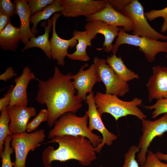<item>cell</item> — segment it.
I'll use <instances>...</instances> for the list:
<instances>
[{
	"mask_svg": "<svg viewBox=\"0 0 167 167\" xmlns=\"http://www.w3.org/2000/svg\"><path fill=\"white\" fill-rule=\"evenodd\" d=\"M72 75L70 72L64 75L57 67L53 76L46 81L36 79L38 92L37 102L45 105L48 112V126L52 127L55 122L67 112L75 113L82 106L83 100L75 93Z\"/></svg>",
	"mask_w": 167,
	"mask_h": 167,
	"instance_id": "obj_1",
	"label": "cell"
},
{
	"mask_svg": "<svg viewBox=\"0 0 167 167\" xmlns=\"http://www.w3.org/2000/svg\"><path fill=\"white\" fill-rule=\"evenodd\" d=\"M47 143H57L58 147L55 149L53 147L48 146L44 150L42 161L45 166L51 165L54 161L65 162L75 160L86 166L96 158L95 148L90 141L84 136H57Z\"/></svg>",
	"mask_w": 167,
	"mask_h": 167,
	"instance_id": "obj_2",
	"label": "cell"
},
{
	"mask_svg": "<svg viewBox=\"0 0 167 167\" xmlns=\"http://www.w3.org/2000/svg\"><path fill=\"white\" fill-rule=\"evenodd\" d=\"M97 110L101 117L104 113H108L116 121L119 118L129 115L136 116L142 120L147 116L138 107L142 104V100L135 97L130 101L119 99L117 96L98 92L94 97Z\"/></svg>",
	"mask_w": 167,
	"mask_h": 167,
	"instance_id": "obj_3",
	"label": "cell"
},
{
	"mask_svg": "<svg viewBox=\"0 0 167 167\" xmlns=\"http://www.w3.org/2000/svg\"><path fill=\"white\" fill-rule=\"evenodd\" d=\"M88 115L79 117L75 113L67 112L61 116L55 122L49 132V139L57 136L70 135L84 136L89 139L94 148L102 141V138L91 131L88 126Z\"/></svg>",
	"mask_w": 167,
	"mask_h": 167,
	"instance_id": "obj_4",
	"label": "cell"
},
{
	"mask_svg": "<svg viewBox=\"0 0 167 167\" xmlns=\"http://www.w3.org/2000/svg\"><path fill=\"white\" fill-rule=\"evenodd\" d=\"M126 44L139 47L138 50L143 52L149 62L155 60L156 54L160 52L167 53V41H159L145 37L130 34L122 27L113 45L112 52L116 54L119 46Z\"/></svg>",
	"mask_w": 167,
	"mask_h": 167,
	"instance_id": "obj_5",
	"label": "cell"
},
{
	"mask_svg": "<svg viewBox=\"0 0 167 167\" xmlns=\"http://www.w3.org/2000/svg\"><path fill=\"white\" fill-rule=\"evenodd\" d=\"M45 136V131L42 129L13 135L11 144L15 155L14 167H25L29 152L39 147L44 141Z\"/></svg>",
	"mask_w": 167,
	"mask_h": 167,
	"instance_id": "obj_6",
	"label": "cell"
},
{
	"mask_svg": "<svg viewBox=\"0 0 167 167\" xmlns=\"http://www.w3.org/2000/svg\"><path fill=\"white\" fill-rule=\"evenodd\" d=\"M120 12L133 20L134 24L133 35L156 40H167V36L158 32L149 24L145 16L143 7L139 1L132 0Z\"/></svg>",
	"mask_w": 167,
	"mask_h": 167,
	"instance_id": "obj_7",
	"label": "cell"
},
{
	"mask_svg": "<svg viewBox=\"0 0 167 167\" xmlns=\"http://www.w3.org/2000/svg\"><path fill=\"white\" fill-rule=\"evenodd\" d=\"M142 124V134L139 138L138 145L140 151L137 156V161L141 167L146 161L148 148L152 140L167 131V113L154 121L143 119Z\"/></svg>",
	"mask_w": 167,
	"mask_h": 167,
	"instance_id": "obj_8",
	"label": "cell"
},
{
	"mask_svg": "<svg viewBox=\"0 0 167 167\" xmlns=\"http://www.w3.org/2000/svg\"><path fill=\"white\" fill-rule=\"evenodd\" d=\"M100 82L105 85V93L122 96L129 92V85L108 65L106 60L95 57L93 60Z\"/></svg>",
	"mask_w": 167,
	"mask_h": 167,
	"instance_id": "obj_9",
	"label": "cell"
},
{
	"mask_svg": "<svg viewBox=\"0 0 167 167\" xmlns=\"http://www.w3.org/2000/svg\"><path fill=\"white\" fill-rule=\"evenodd\" d=\"M94 97V94L93 91L87 96L85 102L88 105V108L85 113L88 116V127L89 130L92 131L94 130H97L102 134L101 142L94 148L96 152L100 153L105 144L111 146L113 142L117 139L118 137L110 132L104 125L101 116L97 110Z\"/></svg>",
	"mask_w": 167,
	"mask_h": 167,
	"instance_id": "obj_10",
	"label": "cell"
},
{
	"mask_svg": "<svg viewBox=\"0 0 167 167\" xmlns=\"http://www.w3.org/2000/svg\"><path fill=\"white\" fill-rule=\"evenodd\" d=\"M107 2V0H61L64 10L61 13L68 18L86 17L104 9Z\"/></svg>",
	"mask_w": 167,
	"mask_h": 167,
	"instance_id": "obj_11",
	"label": "cell"
},
{
	"mask_svg": "<svg viewBox=\"0 0 167 167\" xmlns=\"http://www.w3.org/2000/svg\"><path fill=\"white\" fill-rule=\"evenodd\" d=\"M86 19L87 22L99 20L112 26L122 27L126 32L133 31L134 26L131 19L116 10L108 2L104 9L87 16Z\"/></svg>",
	"mask_w": 167,
	"mask_h": 167,
	"instance_id": "obj_12",
	"label": "cell"
},
{
	"mask_svg": "<svg viewBox=\"0 0 167 167\" xmlns=\"http://www.w3.org/2000/svg\"><path fill=\"white\" fill-rule=\"evenodd\" d=\"M61 15V13H55L52 17L53 22L52 34L49 41L52 58L57 60L58 65L63 66L65 65V58L68 54V49L69 47L72 48L76 46L78 41L73 36L69 39L65 40L58 35L56 30V23Z\"/></svg>",
	"mask_w": 167,
	"mask_h": 167,
	"instance_id": "obj_13",
	"label": "cell"
},
{
	"mask_svg": "<svg viewBox=\"0 0 167 167\" xmlns=\"http://www.w3.org/2000/svg\"><path fill=\"white\" fill-rule=\"evenodd\" d=\"M84 28L87 34L92 39L98 34H101L104 36L105 40L103 47L96 48L97 50L100 51L104 49L106 52L112 51V43L116 37L118 35L119 27L109 25L101 20H94L87 22Z\"/></svg>",
	"mask_w": 167,
	"mask_h": 167,
	"instance_id": "obj_14",
	"label": "cell"
},
{
	"mask_svg": "<svg viewBox=\"0 0 167 167\" xmlns=\"http://www.w3.org/2000/svg\"><path fill=\"white\" fill-rule=\"evenodd\" d=\"M88 66L87 63L85 64L77 74L72 75L73 85L77 91L76 95L84 101L86 100L87 94L92 92L96 83L100 82L95 64L93 63L88 69L84 70V68Z\"/></svg>",
	"mask_w": 167,
	"mask_h": 167,
	"instance_id": "obj_15",
	"label": "cell"
},
{
	"mask_svg": "<svg viewBox=\"0 0 167 167\" xmlns=\"http://www.w3.org/2000/svg\"><path fill=\"white\" fill-rule=\"evenodd\" d=\"M152 70L153 74L146 84L148 100L150 102L154 99L167 98V67L155 66Z\"/></svg>",
	"mask_w": 167,
	"mask_h": 167,
	"instance_id": "obj_16",
	"label": "cell"
},
{
	"mask_svg": "<svg viewBox=\"0 0 167 167\" xmlns=\"http://www.w3.org/2000/svg\"><path fill=\"white\" fill-rule=\"evenodd\" d=\"M8 111L10 118L9 127L12 135L26 132L27 126L30 119L36 114L34 108L27 106L8 107Z\"/></svg>",
	"mask_w": 167,
	"mask_h": 167,
	"instance_id": "obj_17",
	"label": "cell"
},
{
	"mask_svg": "<svg viewBox=\"0 0 167 167\" xmlns=\"http://www.w3.org/2000/svg\"><path fill=\"white\" fill-rule=\"evenodd\" d=\"M36 79L28 66L23 69L20 76L14 80L15 85L11 92V100L8 107L14 105L27 106L28 102L27 89L29 81Z\"/></svg>",
	"mask_w": 167,
	"mask_h": 167,
	"instance_id": "obj_18",
	"label": "cell"
},
{
	"mask_svg": "<svg viewBox=\"0 0 167 167\" xmlns=\"http://www.w3.org/2000/svg\"><path fill=\"white\" fill-rule=\"evenodd\" d=\"M14 2L16 6L15 14L18 15L20 21V26L19 28L21 41L25 45L30 38L36 37L30 27L31 13L27 0H15Z\"/></svg>",
	"mask_w": 167,
	"mask_h": 167,
	"instance_id": "obj_19",
	"label": "cell"
},
{
	"mask_svg": "<svg viewBox=\"0 0 167 167\" xmlns=\"http://www.w3.org/2000/svg\"><path fill=\"white\" fill-rule=\"evenodd\" d=\"M21 41L19 27L9 22L0 32V47L3 50L15 51Z\"/></svg>",
	"mask_w": 167,
	"mask_h": 167,
	"instance_id": "obj_20",
	"label": "cell"
},
{
	"mask_svg": "<svg viewBox=\"0 0 167 167\" xmlns=\"http://www.w3.org/2000/svg\"><path fill=\"white\" fill-rule=\"evenodd\" d=\"M73 34V36L78 42L76 45V50L72 54H68L67 56L71 60L84 62L89 61L90 58L87 53L86 49L87 47L92 46V38L87 34L86 31L75 30Z\"/></svg>",
	"mask_w": 167,
	"mask_h": 167,
	"instance_id": "obj_21",
	"label": "cell"
},
{
	"mask_svg": "<svg viewBox=\"0 0 167 167\" xmlns=\"http://www.w3.org/2000/svg\"><path fill=\"white\" fill-rule=\"evenodd\" d=\"M45 24L44 22H43L42 25L45 28L44 33L37 37H35L30 38L29 41L25 45L22 51H24L32 47H38L44 52L49 58L51 59L52 57L50 43L49 40V35L51 28L53 25L52 19H47L46 25Z\"/></svg>",
	"mask_w": 167,
	"mask_h": 167,
	"instance_id": "obj_22",
	"label": "cell"
},
{
	"mask_svg": "<svg viewBox=\"0 0 167 167\" xmlns=\"http://www.w3.org/2000/svg\"><path fill=\"white\" fill-rule=\"evenodd\" d=\"M106 61L116 74L125 81L127 82L139 78L138 74L126 67L120 57H118L116 54H113L109 56Z\"/></svg>",
	"mask_w": 167,
	"mask_h": 167,
	"instance_id": "obj_23",
	"label": "cell"
},
{
	"mask_svg": "<svg viewBox=\"0 0 167 167\" xmlns=\"http://www.w3.org/2000/svg\"><path fill=\"white\" fill-rule=\"evenodd\" d=\"M64 9L61 4V0H55L52 4L46 6L43 10L32 15L30 18V22L32 24L31 30L33 33L36 36L38 32L37 26L41 21L48 19L55 13H62Z\"/></svg>",
	"mask_w": 167,
	"mask_h": 167,
	"instance_id": "obj_24",
	"label": "cell"
},
{
	"mask_svg": "<svg viewBox=\"0 0 167 167\" xmlns=\"http://www.w3.org/2000/svg\"><path fill=\"white\" fill-rule=\"evenodd\" d=\"M8 107L2 110L0 116V154L4 148V140L8 135H12L9 127L10 118L9 115Z\"/></svg>",
	"mask_w": 167,
	"mask_h": 167,
	"instance_id": "obj_25",
	"label": "cell"
},
{
	"mask_svg": "<svg viewBox=\"0 0 167 167\" xmlns=\"http://www.w3.org/2000/svg\"><path fill=\"white\" fill-rule=\"evenodd\" d=\"M12 135L7 136L5 139L3 151L0 154L2 159L1 167H13L14 165V162H12L11 158V154L14 151L13 148L10 146Z\"/></svg>",
	"mask_w": 167,
	"mask_h": 167,
	"instance_id": "obj_26",
	"label": "cell"
},
{
	"mask_svg": "<svg viewBox=\"0 0 167 167\" xmlns=\"http://www.w3.org/2000/svg\"><path fill=\"white\" fill-rule=\"evenodd\" d=\"M145 15L147 19L149 21H152L157 18H163L164 22L161 28V31L163 33L167 31V6L161 10H153L146 12L145 13Z\"/></svg>",
	"mask_w": 167,
	"mask_h": 167,
	"instance_id": "obj_27",
	"label": "cell"
},
{
	"mask_svg": "<svg viewBox=\"0 0 167 167\" xmlns=\"http://www.w3.org/2000/svg\"><path fill=\"white\" fill-rule=\"evenodd\" d=\"M48 117L47 109H41L36 117L28 123L26 131L28 133L35 131L42 122L47 121Z\"/></svg>",
	"mask_w": 167,
	"mask_h": 167,
	"instance_id": "obj_28",
	"label": "cell"
},
{
	"mask_svg": "<svg viewBox=\"0 0 167 167\" xmlns=\"http://www.w3.org/2000/svg\"><path fill=\"white\" fill-rule=\"evenodd\" d=\"M140 151V148L137 146H131L127 152L124 154V161L122 167H140L139 163L136 160V154Z\"/></svg>",
	"mask_w": 167,
	"mask_h": 167,
	"instance_id": "obj_29",
	"label": "cell"
},
{
	"mask_svg": "<svg viewBox=\"0 0 167 167\" xmlns=\"http://www.w3.org/2000/svg\"><path fill=\"white\" fill-rule=\"evenodd\" d=\"M143 107L148 110L154 109L152 113V118H155L160 114L167 113V98L158 99L154 104L145 105Z\"/></svg>",
	"mask_w": 167,
	"mask_h": 167,
	"instance_id": "obj_30",
	"label": "cell"
},
{
	"mask_svg": "<svg viewBox=\"0 0 167 167\" xmlns=\"http://www.w3.org/2000/svg\"><path fill=\"white\" fill-rule=\"evenodd\" d=\"M55 0H27L31 15L43 10Z\"/></svg>",
	"mask_w": 167,
	"mask_h": 167,
	"instance_id": "obj_31",
	"label": "cell"
},
{
	"mask_svg": "<svg viewBox=\"0 0 167 167\" xmlns=\"http://www.w3.org/2000/svg\"><path fill=\"white\" fill-rule=\"evenodd\" d=\"M141 167H167V164L161 162L155 154L148 150L146 161Z\"/></svg>",
	"mask_w": 167,
	"mask_h": 167,
	"instance_id": "obj_32",
	"label": "cell"
},
{
	"mask_svg": "<svg viewBox=\"0 0 167 167\" xmlns=\"http://www.w3.org/2000/svg\"><path fill=\"white\" fill-rule=\"evenodd\" d=\"M15 4L11 0H0V11L10 17L15 14Z\"/></svg>",
	"mask_w": 167,
	"mask_h": 167,
	"instance_id": "obj_33",
	"label": "cell"
},
{
	"mask_svg": "<svg viewBox=\"0 0 167 167\" xmlns=\"http://www.w3.org/2000/svg\"><path fill=\"white\" fill-rule=\"evenodd\" d=\"M107 1L115 9L120 12L131 2L132 0H107Z\"/></svg>",
	"mask_w": 167,
	"mask_h": 167,
	"instance_id": "obj_34",
	"label": "cell"
},
{
	"mask_svg": "<svg viewBox=\"0 0 167 167\" xmlns=\"http://www.w3.org/2000/svg\"><path fill=\"white\" fill-rule=\"evenodd\" d=\"M14 87L12 86L4 96L0 99V111L6 108L10 105L11 100V92Z\"/></svg>",
	"mask_w": 167,
	"mask_h": 167,
	"instance_id": "obj_35",
	"label": "cell"
},
{
	"mask_svg": "<svg viewBox=\"0 0 167 167\" xmlns=\"http://www.w3.org/2000/svg\"><path fill=\"white\" fill-rule=\"evenodd\" d=\"M17 75V73L15 72L13 67L10 66L7 68L4 73L0 75V79L6 82L13 76Z\"/></svg>",
	"mask_w": 167,
	"mask_h": 167,
	"instance_id": "obj_36",
	"label": "cell"
},
{
	"mask_svg": "<svg viewBox=\"0 0 167 167\" xmlns=\"http://www.w3.org/2000/svg\"><path fill=\"white\" fill-rule=\"evenodd\" d=\"M11 18L0 11V32L11 22Z\"/></svg>",
	"mask_w": 167,
	"mask_h": 167,
	"instance_id": "obj_37",
	"label": "cell"
},
{
	"mask_svg": "<svg viewBox=\"0 0 167 167\" xmlns=\"http://www.w3.org/2000/svg\"><path fill=\"white\" fill-rule=\"evenodd\" d=\"M157 157L161 161H167V154H163L160 152H157L155 154Z\"/></svg>",
	"mask_w": 167,
	"mask_h": 167,
	"instance_id": "obj_38",
	"label": "cell"
},
{
	"mask_svg": "<svg viewBox=\"0 0 167 167\" xmlns=\"http://www.w3.org/2000/svg\"><path fill=\"white\" fill-rule=\"evenodd\" d=\"M45 167H52L51 165H48L45 166Z\"/></svg>",
	"mask_w": 167,
	"mask_h": 167,
	"instance_id": "obj_39",
	"label": "cell"
},
{
	"mask_svg": "<svg viewBox=\"0 0 167 167\" xmlns=\"http://www.w3.org/2000/svg\"><path fill=\"white\" fill-rule=\"evenodd\" d=\"M98 167H104L103 166H99Z\"/></svg>",
	"mask_w": 167,
	"mask_h": 167,
	"instance_id": "obj_40",
	"label": "cell"
},
{
	"mask_svg": "<svg viewBox=\"0 0 167 167\" xmlns=\"http://www.w3.org/2000/svg\"><path fill=\"white\" fill-rule=\"evenodd\" d=\"M166 58H167V54H166Z\"/></svg>",
	"mask_w": 167,
	"mask_h": 167,
	"instance_id": "obj_41",
	"label": "cell"
}]
</instances>
